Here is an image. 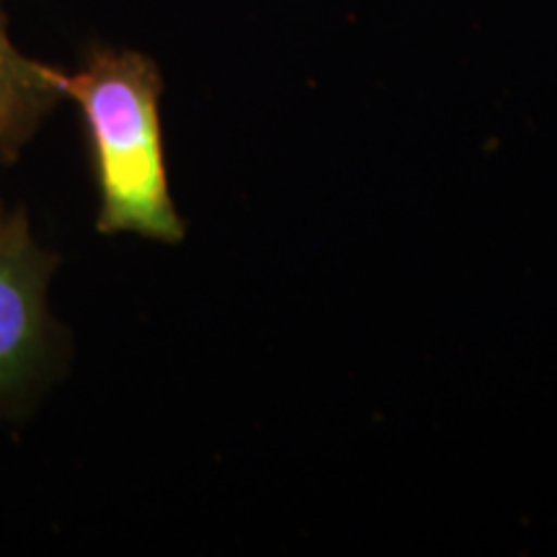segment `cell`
Returning <instances> with one entry per match:
<instances>
[{"mask_svg": "<svg viewBox=\"0 0 557 557\" xmlns=\"http://www.w3.org/2000/svg\"><path fill=\"white\" fill-rule=\"evenodd\" d=\"M54 73L58 67L18 50L0 0V160H16L58 109L62 94Z\"/></svg>", "mask_w": 557, "mask_h": 557, "instance_id": "3", "label": "cell"}, {"mask_svg": "<svg viewBox=\"0 0 557 557\" xmlns=\"http://www.w3.org/2000/svg\"><path fill=\"white\" fill-rule=\"evenodd\" d=\"M62 99L78 107L94 165L101 235L132 233L181 243L186 225L173 205L165 165L156 60L137 50L94 47L73 73H54Z\"/></svg>", "mask_w": 557, "mask_h": 557, "instance_id": "1", "label": "cell"}, {"mask_svg": "<svg viewBox=\"0 0 557 557\" xmlns=\"http://www.w3.org/2000/svg\"><path fill=\"white\" fill-rule=\"evenodd\" d=\"M58 267L24 209L0 201V423L37 408L70 364V336L50 308Z\"/></svg>", "mask_w": 557, "mask_h": 557, "instance_id": "2", "label": "cell"}]
</instances>
